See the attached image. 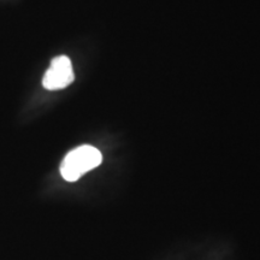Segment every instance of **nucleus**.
I'll return each instance as SVG.
<instances>
[{"instance_id": "obj_2", "label": "nucleus", "mask_w": 260, "mask_h": 260, "mask_svg": "<svg viewBox=\"0 0 260 260\" xmlns=\"http://www.w3.org/2000/svg\"><path fill=\"white\" fill-rule=\"evenodd\" d=\"M74 80L75 75L71 60L67 56H59L51 61L50 68L42 80V84L48 90H58L69 86Z\"/></svg>"}, {"instance_id": "obj_1", "label": "nucleus", "mask_w": 260, "mask_h": 260, "mask_svg": "<svg viewBox=\"0 0 260 260\" xmlns=\"http://www.w3.org/2000/svg\"><path fill=\"white\" fill-rule=\"evenodd\" d=\"M103 157L99 149L89 145H83L73 149L65 155L60 165V174L65 181L75 182L102 164Z\"/></svg>"}]
</instances>
